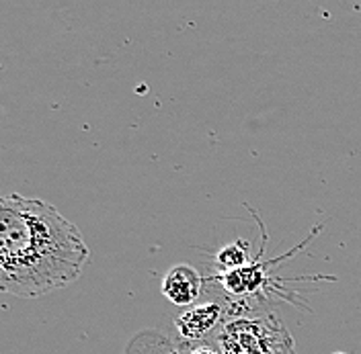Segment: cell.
I'll list each match as a JSON object with an SVG mask.
<instances>
[{"mask_svg":"<svg viewBox=\"0 0 361 354\" xmlns=\"http://www.w3.org/2000/svg\"><path fill=\"white\" fill-rule=\"evenodd\" d=\"M89 263V246L54 205L23 195L0 201V287L33 299L72 285Z\"/></svg>","mask_w":361,"mask_h":354,"instance_id":"obj_1","label":"cell"},{"mask_svg":"<svg viewBox=\"0 0 361 354\" xmlns=\"http://www.w3.org/2000/svg\"><path fill=\"white\" fill-rule=\"evenodd\" d=\"M216 344L222 354H298L283 322L271 311L226 320Z\"/></svg>","mask_w":361,"mask_h":354,"instance_id":"obj_2","label":"cell"},{"mask_svg":"<svg viewBox=\"0 0 361 354\" xmlns=\"http://www.w3.org/2000/svg\"><path fill=\"white\" fill-rule=\"evenodd\" d=\"M224 322V310L218 303L207 301V303H200L183 311L175 320V330L185 344L200 346V344H205L209 338L216 340Z\"/></svg>","mask_w":361,"mask_h":354,"instance_id":"obj_3","label":"cell"},{"mask_svg":"<svg viewBox=\"0 0 361 354\" xmlns=\"http://www.w3.org/2000/svg\"><path fill=\"white\" fill-rule=\"evenodd\" d=\"M203 289V279L200 272L189 265L173 266L162 279V295L179 305V308H193L200 299Z\"/></svg>","mask_w":361,"mask_h":354,"instance_id":"obj_4","label":"cell"},{"mask_svg":"<svg viewBox=\"0 0 361 354\" xmlns=\"http://www.w3.org/2000/svg\"><path fill=\"white\" fill-rule=\"evenodd\" d=\"M218 265L222 266L224 270H236L248 265V244L243 240L234 244H228L226 248H222L218 252Z\"/></svg>","mask_w":361,"mask_h":354,"instance_id":"obj_5","label":"cell"},{"mask_svg":"<svg viewBox=\"0 0 361 354\" xmlns=\"http://www.w3.org/2000/svg\"><path fill=\"white\" fill-rule=\"evenodd\" d=\"M189 354H222V350L218 348V344H209V342H205V344H200V346H193Z\"/></svg>","mask_w":361,"mask_h":354,"instance_id":"obj_6","label":"cell"},{"mask_svg":"<svg viewBox=\"0 0 361 354\" xmlns=\"http://www.w3.org/2000/svg\"><path fill=\"white\" fill-rule=\"evenodd\" d=\"M337 354H343V353H337Z\"/></svg>","mask_w":361,"mask_h":354,"instance_id":"obj_7","label":"cell"}]
</instances>
